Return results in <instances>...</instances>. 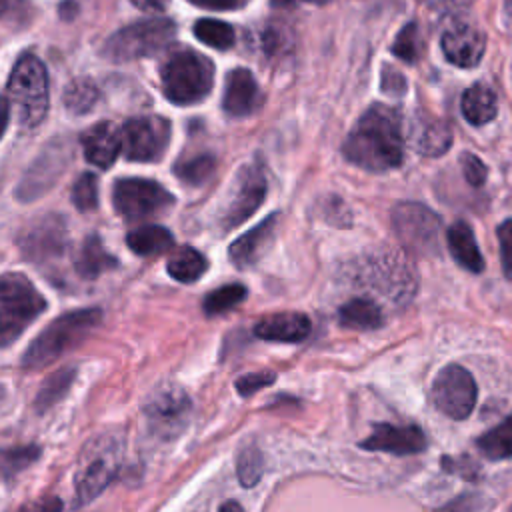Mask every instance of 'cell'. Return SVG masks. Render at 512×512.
I'll list each match as a JSON object with an SVG mask.
<instances>
[{
	"label": "cell",
	"mask_w": 512,
	"mask_h": 512,
	"mask_svg": "<svg viewBox=\"0 0 512 512\" xmlns=\"http://www.w3.org/2000/svg\"><path fill=\"white\" fill-rule=\"evenodd\" d=\"M116 468L118 460L114 446H100L96 450H90L76 472V502L86 504L94 500L112 482V478L116 476Z\"/></svg>",
	"instance_id": "cell-15"
},
{
	"label": "cell",
	"mask_w": 512,
	"mask_h": 512,
	"mask_svg": "<svg viewBox=\"0 0 512 512\" xmlns=\"http://www.w3.org/2000/svg\"><path fill=\"white\" fill-rule=\"evenodd\" d=\"M76 370L74 368H62L52 372L40 386L36 398H34V408L36 412H46L48 408H52L58 400H62L66 396V392L70 390L72 382H74Z\"/></svg>",
	"instance_id": "cell-29"
},
{
	"label": "cell",
	"mask_w": 512,
	"mask_h": 512,
	"mask_svg": "<svg viewBox=\"0 0 512 512\" xmlns=\"http://www.w3.org/2000/svg\"><path fill=\"white\" fill-rule=\"evenodd\" d=\"M246 286L242 284H226L220 286L216 290H212L204 302H202V310L206 316H220L232 308H236L244 298H246Z\"/></svg>",
	"instance_id": "cell-34"
},
{
	"label": "cell",
	"mask_w": 512,
	"mask_h": 512,
	"mask_svg": "<svg viewBox=\"0 0 512 512\" xmlns=\"http://www.w3.org/2000/svg\"><path fill=\"white\" fill-rule=\"evenodd\" d=\"M194 2L214 8V10H232V8L240 6L244 0H194Z\"/></svg>",
	"instance_id": "cell-45"
},
{
	"label": "cell",
	"mask_w": 512,
	"mask_h": 512,
	"mask_svg": "<svg viewBox=\"0 0 512 512\" xmlns=\"http://www.w3.org/2000/svg\"><path fill=\"white\" fill-rule=\"evenodd\" d=\"M162 92L178 106H188L204 100L214 82L212 62L194 50L172 52L160 68Z\"/></svg>",
	"instance_id": "cell-4"
},
{
	"label": "cell",
	"mask_w": 512,
	"mask_h": 512,
	"mask_svg": "<svg viewBox=\"0 0 512 512\" xmlns=\"http://www.w3.org/2000/svg\"><path fill=\"white\" fill-rule=\"evenodd\" d=\"M480 454L488 460H506L512 458V414L498 426L486 430L476 438Z\"/></svg>",
	"instance_id": "cell-28"
},
{
	"label": "cell",
	"mask_w": 512,
	"mask_h": 512,
	"mask_svg": "<svg viewBox=\"0 0 512 512\" xmlns=\"http://www.w3.org/2000/svg\"><path fill=\"white\" fill-rule=\"evenodd\" d=\"M424 4H428L434 10H442V12H456L464 6H468L470 0H422Z\"/></svg>",
	"instance_id": "cell-43"
},
{
	"label": "cell",
	"mask_w": 512,
	"mask_h": 512,
	"mask_svg": "<svg viewBox=\"0 0 512 512\" xmlns=\"http://www.w3.org/2000/svg\"><path fill=\"white\" fill-rule=\"evenodd\" d=\"M392 226L400 242L414 254L432 256L440 250V216L424 204L400 202L392 210Z\"/></svg>",
	"instance_id": "cell-7"
},
{
	"label": "cell",
	"mask_w": 512,
	"mask_h": 512,
	"mask_svg": "<svg viewBox=\"0 0 512 512\" xmlns=\"http://www.w3.org/2000/svg\"><path fill=\"white\" fill-rule=\"evenodd\" d=\"M80 142H82L84 158L90 164L106 170L116 162L118 154L122 152V130L116 128L112 122L102 120L90 126L82 134Z\"/></svg>",
	"instance_id": "cell-18"
},
{
	"label": "cell",
	"mask_w": 512,
	"mask_h": 512,
	"mask_svg": "<svg viewBox=\"0 0 512 512\" xmlns=\"http://www.w3.org/2000/svg\"><path fill=\"white\" fill-rule=\"evenodd\" d=\"M98 98L100 90L90 78L72 80L62 94V102L72 114H88L96 106Z\"/></svg>",
	"instance_id": "cell-30"
},
{
	"label": "cell",
	"mask_w": 512,
	"mask_h": 512,
	"mask_svg": "<svg viewBox=\"0 0 512 512\" xmlns=\"http://www.w3.org/2000/svg\"><path fill=\"white\" fill-rule=\"evenodd\" d=\"M120 130L122 152L132 162H156L170 144V122L162 116H136Z\"/></svg>",
	"instance_id": "cell-12"
},
{
	"label": "cell",
	"mask_w": 512,
	"mask_h": 512,
	"mask_svg": "<svg viewBox=\"0 0 512 512\" xmlns=\"http://www.w3.org/2000/svg\"><path fill=\"white\" fill-rule=\"evenodd\" d=\"M174 236L160 224H146L126 234V246L138 256H154L172 248Z\"/></svg>",
	"instance_id": "cell-25"
},
{
	"label": "cell",
	"mask_w": 512,
	"mask_h": 512,
	"mask_svg": "<svg viewBox=\"0 0 512 512\" xmlns=\"http://www.w3.org/2000/svg\"><path fill=\"white\" fill-rule=\"evenodd\" d=\"M460 166H462V172H464V178H466L468 184L482 186L486 182L488 168H486V164L476 154H468V152L462 154Z\"/></svg>",
	"instance_id": "cell-41"
},
{
	"label": "cell",
	"mask_w": 512,
	"mask_h": 512,
	"mask_svg": "<svg viewBox=\"0 0 512 512\" xmlns=\"http://www.w3.org/2000/svg\"><path fill=\"white\" fill-rule=\"evenodd\" d=\"M266 190H268V182H266V176H264L260 164L244 166L238 172L236 184L232 188V196H230L226 210L220 218L222 228L232 230L238 224H242L244 220H248L264 202Z\"/></svg>",
	"instance_id": "cell-13"
},
{
	"label": "cell",
	"mask_w": 512,
	"mask_h": 512,
	"mask_svg": "<svg viewBox=\"0 0 512 512\" xmlns=\"http://www.w3.org/2000/svg\"><path fill=\"white\" fill-rule=\"evenodd\" d=\"M278 220H280L278 212L270 214L258 226L250 228L246 234L236 238L228 248L230 262L236 268H248V266L256 264L260 260V256L266 252V248L272 244L276 230H278Z\"/></svg>",
	"instance_id": "cell-19"
},
{
	"label": "cell",
	"mask_w": 512,
	"mask_h": 512,
	"mask_svg": "<svg viewBox=\"0 0 512 512\" xmlns=\"http://www.w3.org/2000/svg\"><path fill=\"white\" fill-rule=\"evenodd\" d=\"M460 110L466 122H470L472 126H484L492 122L498 114L496 92L488 84L476 82L462 94Z\"/></svg>",
	"instance_id": "cell-23"
},
{
	"label": "cell",
	"mask_w": 512,
	"mask_h": 512,
	"mask_svg": "<svg viewBox=\"0 0 512 512\" xmlns=\"http://www.w3.org/2000/svg\"><path fill=\"white\" fill-rule=\"evenodd\" d=\"M130 2L144 12H162L170 0H130Z\"/></svg>",
	"instance_id": "cell-44"
},
{
	"label": "cell",
	"mask_w": 512,
	"mask_h": 512,
	"mask_svg": "<svg viewBox=\"0 0 512 512\" xmlns=\"http://www.w3.org/2000/svg\"><path fill=\"white\" fill-rule=\"evenodd\" d=\"M102 312L98 308H84L60 314L54 318L24 350L20 364L26 370H40L64 352L80 344L100 322Z\"/></svg>",
	"instance_id": "cell-2"
},
{
	"label": "cell",
	"mask_w": 512,
	"mask_h": 512,
	"mask_svg": "<svg viewBox=\"0 0 512 512\" xmlns=\"http://www.w3.org/2000/svg\"><path fill=\"white\" fill-rule=\"evenodd\" d=\"M190 398L178 384H158L144 400L148 426L160 438H174L188 422Z\"/></svg>",
	"instance_id": "cell-11"
},
{
	"label": "cell",
	"mask_w": 512,
	"mask_h": 512,
	"mask_svg": "<svg viewBox=\"0 0 512 512\" xmlns=\"http://www.w3.org/2000/svg\"><path fill=\"white\" fill-rule=\"evenodd\" d=\"M276 380V374L274 372H252V374H244L236 380V392L244 398L256 394L258 390L270 386L272 382Z\"/></svg>",
	"instance_id": "cell-39"
},
{
	"label": "cell",
	"mask_w": 512,
	"mask_h": 512,
	"mask_svg": "<svg viewBox=\"0 0 512 512\" xmlns=\"http://www.w3.org/2000/svg\"><path fill=\"white\" fill-rule=\"evenodd\" d=\"M112 204L124 220H142L170 208L174 196L154 180L118 178L112 188Z\"/></svg>",
	"instance_id": "cell-8"
},
{
	"label": "cell",
	"mask_w": 512,
	"mask_h": 512,
	"mask_svg": "<svg viewBox=\"0 0 512 512\" xmlns=\"http://www.w3.org/2000/svg\"><path fill=\"white\" fill-rule=\"evenodd\" d=\"M208 268V262L206 258L202 256V252H198L196 248L192 246H178L170 256H168V262H166V270L168 274L182 282V284H190V282H196L198 278H202V274L206 272Z\"/></svg>",
	"instance_id": "cell-27"
},
{
	"label": "cell",
	"mask_w": 512,
	"mask_h": 512,
	"mask_svg": "<svg viewBox=\"0 0 512 512\" xmlns=\"http://www.w3.org/2000/svg\"><path fill=\"white\" fill-rule=\"evenodd\" d=\"M176 36V26L168 18L140 20L120 28L102 46V56L112 62H128L154 56Z\"/></svg>",
	"instance_id": "cell-6"
},
{
	"label": "cell",
	"mask_w": 512,
	"mask_h": 512,
	"mask_svg": "<svg viewBox=\"0 0 512 512\" xmlns=\"http://www.w3.org/2000/svg\"><path fill=\"white\" fill-rule=\"evenodd\" d=\"M312 332V322L302 312H278L254 324V334L268 342H302Z\"/></svg>",
	"instance_id": "cell-21"
},
{
	"label": "cell",
	"mask_w": 512,
	"mask_h": 512,
	"mask_svg": "<svg viewBox=\"0 0 512 512\" xmlns=\"http://www.w3.org/2000/svg\"><path fill=\"white\" fill-rule=\"evenodd\" d=\"M440 46L448 62L460 68H472L484 56L486 38L472 24H452L444 30Z\"/></svg>",
	"instance_id": "cell-17"
},
{
	"label": "cell",
	"mask_w": 512,
	"mask_h": 512,
	"mask_svg": "<svg viewBox=\"0 0 512 512\" xmlns=\"http://www.w3.org/2000/svg\"><path fill=\"white\" fill-rule=\"evenodd\" d=\"M452 144V130L444 122H430L426 124L420 134L416 136V150L424 156H440L444 154Z\"/></svg>",
	"instance_id": "cell-32"
},
{
	"label": "cell",
	"mask_w": 512,
	"mask_h": 512,
	"mask_svg": "<svg viewBox=\"0 0 512 512\" xmlns=\"http://www.w3.org/2000/svg\"><path fill=\"white\" fill-rule=\"evenodd\" d=\"M476 396V382L460 364H446L432 380V402L452 420L468 418L476 406Z\"/></svg>",
	"instance_id": "cell-10"
},
{
	"label": "cell",
	"mask_w": 512,
	"mask_h": 512,
	"mask_svg": "<svg viewBox=\"0 0 512 512\" xmlns=\"http://www.w3.org/2000/svg\"><path fill=\"white\" fill-rule=\"evenodd\" d=\"M426 436L422 428L410 424V426H394V424H376L374 432L360 442V448L364 450H378L388 452L396 456L406 454H418L426 448Z\"/></svg>",
	"instance_id": "cell-16"
},
{
	"label": "cell",
	"mask_w": 512,
	"mask_h": 512,
	"mask_svg": "<svg viewBox=\"0 0 512 512\" xmlns=\"http://www.w3.org/2000/svg\"><path fill=\"white\" fill-rule=\"evenodd\" d=\"M22 254L34 262L44 264L54 258H60L68 244L66 222L60 216L48 214L32 222V226L18 240Z\"/></svg>",
	"instance_id": "cell-14"
},
{
	"label": "cell",
	"mask_w": 512,
	"mask_h": 512,
	"mask_svg": "<svg viewBox=\"0 0 512 512\" xmlns=\"http://www.w3.org/2000/svg\"><path fill=\"white\" fill-rule=\"evenodd\" d=\"M220 510H242V506L238 502H224L220 506Z\"/></svg>",
	"instance_id": "cell-46"
},
{
	"label": "cell",
	"mask_w": 512,
	"mask_h": 512,
	"mask_svg": "<svg viewBox=\"0 0 512 512\" xmlns=\"http://www.w3.org/2000/svg\"><path fill=\"white\" fill-rule=\"evenodd\" d=\"M6 102L22 128H36L48 112V74L40 58L24 54L12 68Z\"/></svg>",
	"instance_id": "cell-3"
},
{
	"label": "cell",
	"mask_w": 512,
	"mask_h": 512,
	"mask_svg": "<svg viewBox=\"0 0 512 512\" xmlns=\"http://www.w3.org/2000/svg\"><path fill=\"white\" fill-rule=\"evenodd\" d=\"M216 168V160L212 154H196L190 158H182L174 164V174L188 186H200L204 184Z\"/></svg>",
	"instance_id": "cell-33"
},
{
	"label": "cell",
	"mask_w": 512,
	"mask_h": 512,
	"mask_svg": "<svg viewBox=\"0 0 512 512\" xmlns=\"http://www.w3.org/2000/svg\"><path fill=\"white\" fill-rule=\"evenodd\" d=\"M338 322L352 330H376L382 326L384 316L378 304L368 298H352L338 310Z\"/></svg>",
	"instance_id": "cell-26"
},
{
	"label": "cell",
	"mask_w": 512,
	"mask_h": 512,
	"mask_svg": "<svg viewBox=\"0 0 512 512\" xmlns=\"http://www.w3.org/2000/svg\"><path fill=\"white\" fill-rule=\"evenodd\" d=\"M304 2H308V4H328L330 0H304Z\"/></svg>",
	"instance_id": "cell-48"
},
{
	"label": "cell",
	"mask_w": 512,
	"mask_h": 512,
	"mask_svg": "<svg viewBox=\"0 0 512 512\" xmlns=\"http://www.w3.org/2000/svg\"><path fill=\"white\" fill-rule=\"evenodd\" d=\"M274 6H278V8H286V6H292V2L294 0H270Z\"/></svg>",
	"instance_id": "cell-47"
},
{
	"label": "cell",
	"mask_w": 512,
	"mask_h": 512,
	"mask_svg": "<svg viewBox=\"0 0 512 512\" xmlns=\"http://www.w3.org/2000/svg\"><path fill=\"white\" fill-rule=\"evenodd\" d=\"M392 54L398 56L400 60L414 64L420 56V36H418V26L416 22H408L396 36L392 44Z\"/></svg>",
	"instance_id": "cell-38"
},
{
	"label": "cell",
	"mask_w": 512,
	"mask_h": 512,
	"mask_svg": "<svg viewBox=\"0 0 512 512\" xmlns=\"http://www.w3.org/2000/svg\"><path fill=\"white\" fill-rule=\"evenodd\" d=\"M70 158H72V146L68 138H54L46 142L42 152L32 160L22 180L14 188V196L20 202L38 200L44 192H48L56 184L60 174L66 170Z\"/></svg>",
	"instance_id": "cell-9"
},
{
	"label": "cell",
	"mask_w": 512,
	"mask_h": 512,
	"mask_svg": "<svg viewBox=\"0 0 512 512\" xmlns=\"http://www.w3.org/2000/svg\"><path fill=\"white\" fill-rule=\"evenodd\" d=\"M46 310L44 296L34 284L18 274L6 272L0 280V340L10 346L42 312Z\"/></svg>",
	"instance_id": "cell-5"
},
{
	"label": "cell",
	"mask_w": 512,
	"mask_h": 512,
	"mask_svg": "<svg viewBox=\"0 0 512 512\" xmlns=\"http://www.w3.org/2000/svg\"><path fill=\"white\" fill-rule=\"evenodd\" d=\"M498 244H500V264L508 280H512V218L498 224Z\"/></svg>",
	"instance_id": "cell-40"
},
{
	"label": "cell",
	"mask_w": 512,
	"mask_h": 512,
	"mask_svg": "<svg viewBox=\"0 0 512 512\" xmlns=\"http://www.w3.org/2000/svg\"><path fill=\"white\" fill-rule=\"evenodd\" d=\"M382 90L388 92V94H402L406 90V82H404V76L398 74L394 68L386 66L382 70Z\"/></svg>",
	"instance_id": "cell-42"
},
{
	"label": "cell",
	"mask_w": 512,
	"mask_h": 512,
	"mask_svg": "<svg viewBox=\"0 0 512 512\" xmlns=\"http://www.w3.org/2000/svg\"><path fill=\"white\" fill-rule=\"evenodd\" d=\"M446 242H448V250H450L452 258L464 270L474 272V274H480L484 270V258H482V252L476 244L474 232L468 222L456 220L446 232Z\"/></svg>",
	"instance_id": "cell-22"
},
{
	"label": "cell",
	"mask_w": 512,
	"mask_h": 512,
	"mask_svg": "<svg viewBox=\"0 0 512 512\" xmlns=\"http://www.w3.org/2000/svg\"><path fill=\"white\" fill-rule=\"evenodd\" d=\"M40 456V448L36 444L28 446H14L6 448L2 454V474L4 480H10L14 474L28 468L32 462H36Z\"/></svg>",
	"instance_id": "cell-36"
},
{
	"label": "cell",
	"mask_w": 512,
	"mask_h": 512,
	"mask_svg": "<svg viewBox=\"0 0 512 512\" xmlns=\"http://www.w3.org/2000/svg\"><path fill=\"white\" fill-rule=\"evenodd\" d=\"M260 104V90L250 70L234 68L226 76L222 108L228 116L242 118L252 114Z\"/></svg>",
	"instance_id": "cell-20"
},
{
	"label": "cell",
	"mask_w": 512,
	"mask_h": 512,
	"mask_svg": "<svg viewBox=\"0 0 512 512\" xmlns=\"http://www.w3.org/2000/svg\"><path fill=\"white\" fill-rule=\"evenodd\" d=\"M118 262L116 258L104 248L102 240L96 234H90L84 238L76 258H74V270L84 280H94L102 272L114 268Z\"/></svg>",
	"instance_id": "cell-24"
},
{
	"label": "cell",
	"mask_w": 512,
	"mask_h": 512,
	"mask_svg": "<svg viewBox=\"0 0 512 512\" xmlns=\"http://www.w3.org/2000/svg\"><path fill=\"white\" fill-rule=\"evenodd\" d=\"M342 154L362 170L386 172L398 168L404 160V138L398 112L384 104L370 106L346 136Z\"/></svg>",
	"instance_id": "cell-1"
},
{
	"label": "cell",
	"mask_w": 512,
	"mask_h": 512,
	"mask_svg": "<svg viewBox=\"0 0 512 512\" xmlns=\"http://www.w3.org/2000/svg\"><path fill=\"white\" fill-rule=\"evenodd\" d=\"M70 200L76 206V210L80 212H90L98 206V180L96 174L92 172H84L76 178L72 192H70Z\"/></svg>",
	"instance_id": "cell-37"
},
{
	"label": "cell",
	"mask_w": 512,
	"mask_h": 512,
	"mask_svg": "<svg viewBox=\"0 0 512 512\" xmlns=\"http://www.w3.org/2000/svg\"><path fill=\"white\" fill-rule=\"evenodd\" d=\"M194 36L204 42L210 48L216 50H228L234 46L236 42V34L234 28L222 20H214V18H200L194 24Z\"/></svg>",
	"instance_id": "cell-31"
},
{
	"label": "cell",
	"mask_w": 512,
	"mask_h": 512,
	"mask_svg": "<svg viewBox=\"0 0 512 512\" xmlns=\"http://www.w3.org/2000/svg\"><path fill=\"white\" fill-rule=\"evenodd\" d=\"M262 472H264V458L260 448L256 444L242 446L236 458V474L240 484L246 488L258 484L262 478Z\"/></svg>",
	"instance_id": "cell-35"
}]
</instances>
